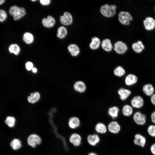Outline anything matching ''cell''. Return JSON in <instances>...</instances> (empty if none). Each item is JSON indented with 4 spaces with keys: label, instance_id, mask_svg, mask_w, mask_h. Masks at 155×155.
<instances>
[{
    "label": "cell",
    "instance_id": "obj_1",
    "mask_svg": "<svg viewBox=\"0 0 155 155\" xmlns=\"http://www.w3.org/2000/svg\"><path fill=\"white\" fill-rule=\"evenodd\" d=\"M117 6L115 5L105 4L100 8V12L105 17L110 18L114 16L116 13Z\"/></svg>",
    "mask_w": 155,
    "mask_h": 155
},
{
    "label": "cell",
    "instance_id": "obj_2",
    "mask_svg": "<svg viewBox=\"0 0 155 155\" xmlns=\"http://www.w3.org/2000/svg\"><path fill=\"white\" fill-rule=\"evenodd\" d=\"M118 20L120 22L124 25H128L133 18L129 12L125 11L120 12L118 14Z\"/></svg>",
    "mask_w": 155,
    "mask_h": 155
},
{
    "label": "cell",
    "instance_id": "obj_3",
    "mask_svg": "<svg viewBox=\"0 0 155 155\" xmlns=\"http://www.w3.org/2000/svg\"><path fill=\"white\" fill-rule=\"evenodd\" d=\"M28 144L32 148H35L37 145H40L42 142L41 137L36 134L30 135L27 139Z\"/></svg>",
    "mask_w": 155,
    "mask_h": 155
},
{
    "label": "cell",
    "instance_id": "obj_4",
    "mask_svg": "<svg viewBox=\"0 0 155 155\" xmlns=\"http://www.w3.org/2000/svg\"><path fill=\"white\" fill-rule=\"evenodd\" d=\"M144 104V100L143 97L140 95L134 96L131 100V106L136 108H142Z\"/></svg>",
    "mask_w": 155,
    "mask_h": 155
},
{
    "label": "cell",
    "instance_id": "obj_5",
    "mask_svg": "<svg viewBox=\"0 0 155 155\" xmlns=\"http://www.w3.org/2000/svg\"><path fill=\"white\" fill-rule=\"evenodd\" d=\"M114 49L117 53L122 54L125 53L128 49L127 44L121 41L116 42L114 44Z\"/></svg>",
    "mask_w": 155,
    "mask_h": 155
},
{
    "label": "cell",
    "instance_id": "obj_6",
    "mask_svg": "<svg viewBox=\"0 0 155 155\" xmlns=\"http://www.w3.org/2000/svg\"><path fill=\"white\" fill-rule=\"evenodd\" d=\"M143 24L146 30H152L155 28V20L152 17H146L143 21Z\"/></svg>",
    "mask_w": 155,
    "mask_h": 155
},
{
    "label": "cell",
    "instance_id": "obj_7",
    "mask_svg": "<svg viewBox=\"0 0 155 155\" xmlns=\"http://www.w3.org/2000/svg\"><path fill=\"white\" fill-rule=\"evenodd\" d=\"M60 21L61 23L64 25H69L72 23V16L69 12H65L63 15L60 16Z\"/></svg>",
    "mask_w": 155,
    "mask_h": 155
},
{
    "label": "cell",
    "instance_id": "obj_8",
    "mask_svg": "<svg viewBox=\"0 0 155 155\" xmlns=\"http://www.w3.org/2000/svg\"><path fill=\"white\" fill-rule=\"evenodd\" d=\"M133 119L134 122L139 125H144L146 122V115L139 111L136 112L134 114Z\"/></svg>",
    "mask_w": 155,
    "mask_h": 155
},
{
    "label": "cell",
    "instance_id": "obj_9",
    "mask_svg": "<svg viewBox=\"0 0 155 155\" xmlns=\"http://www.w3.org/2000/svg\"><path fill=\"white\" fill-rule=\"evenodd\" d=\"M26 14V10L24 8L17 6L13 13L12 16L14 20H17L22 18Z\"/></svg>",
    "mask_w": 155,
    "mask_h": 155
},
{
    "label": "cell",
    "instance_id": "obj_10",
    "mask_svg": "<svg viewBox=\"0 0 155 155\" xmlns=\"http://www.w3.org/2000/svg\"><path fill=\"white\" fill-rule=\"evenodd\" d=\"M121 126L116 121L111 122L108 126V129L111 133L113 134L118 133L121 130Z\"/></svg>",
    "mask_w": 155,
    "mask_h": 155
},
{
    "label": "cell",
    "instance_id": "obj_11",
    "mask_svg": "<svg viewBox=\"0 0 155 155\" xmlns=\"http://www.w3.org/2000/svg\"><path fill=\"white\" fill-rule=\"evenodd\" d=\"M69 141L74 146H78L81 144L82 137L79 134L74 133L70 135Z\"/></svg>",
    "mask_w": 155,
    "mask_h": 155
},
{
    "label": "cell",
    "instance_id": "obj_12",
    "mask_svg": "<svg viewBox=\"0 0 155 155\" xmlns=\"http://www.w3.org/2000/svg\"><path fill=\"white\" fill-rule=\"evenodd\" d=\"M138 78L135 75L130 73L125 77V82L127 86H131L136 84L138 81Z\"/></svg>",
    "mask_w": 155,
    "mask_h": 155
},
{
    "label": "cell",
    "instance_id": "obj_13",
    "mask_svg": "<svg viewBox=\"0 0 155 155\" xmlns=\"http://www.w3.org/2000/svg\"><path fill=\"white\" fill-rule=\"evenodd\" d=\"M55 23V19L51 16H48L46 18H43L42 20V23L43 26L47 28L53 27Z\"/></svg>",
    "mask_w": 155,
    "mask_h": 155
},
{
    "label": "cell",
    "instance_id": "obj_14",
    "mask_svg": "<svg viewBox=\"0 0 155 155\" xmlns=\"http://www.w3.org/2000/svg\"><path fill=\"white\" fill-rule=\"evenodd\" d=\"M142 91L147 96H151L154 93L155 89L153 85L150 84H146L142 87Z\"/></svg>",
    "mask_w": 155,
    "mask_h": 155
},
{
    "label": "cell",
    "instance_id": "obj_15",
    "mask_svg": "<svg viewBox=\"0 0 155 155\" xmlns=\"http://www.w3.org/2000/svg\"><path fill=\"white\" fill-rule=\"evenodd\" d=\"M87 140L90 145L94 146L99 142L100 138L97 134H90L87 136Z\"/></svg>",
    "mask_w": 155,
    "mask_h": 155
},
{
    "label": "cell",
    "instance_id": "obj_16",
    "mask_svg": "<svg viewBox=\"0 0 155 155\" xmlns=\"http://www.w3.org/2000/svg\"><path fill=\"white\" fill-rule=\"evenodd\" d=\"M118 93L121 99L124 101L130 95L131 92L129 89L121 88L118 90Z\"/></svg>",
    "mask_w": 155,
    "mask_h": 155
},
{
    "label": "cell",
    "instance_id": "obj_17",
    "mask_svg": "<svg viewBox=\"0 0 155 155\" xmlns=\"http://www.w3.org/2000/svg\"><path fill=\"white\" fill-rule=\"evenodd\" d=\"M131 46L133 51L138 53H141L145 49L144 44L140 40H138L133 43Z\"/></svg>",
    "mask_w": 155,
    "mask_h": 155
},
{
    "label": "cell",
    "instance_id": "obj_18",
    "mask_svg": "<svg viewBox=\"0 0 155 155\" xmlns=\"http://www.w3.org/2000/svg\"><path fill=\"white\" fill-rule=\"evenodd\" d=\"M73 88L76 91L82 93L86 91V86L84 82L82 81H79L75 83L73 85Z\"/></svg>",
    "mask_w": 155,
    "mask_h": 155
},
{
    "label": "cell",
    "instance_id": "obj_19",
    "mask_svg": "<svg viewBox=\"0 0 155 155\" xmlns=\"http://www.w3.org/2000/svg\"><path fill=\"white\" fill-rule=\"evenodd\" d=\"M68 124L69 127L70 128L75 129L80 126V122L78 118L76 117H73L69 119Z\"/></svg>",
    "mask_w": 155,
    "mask_h": 155
},
{
    "label": "cell",
    "instance_id": "obj_20",
    "mask_svg": "<svg viewBox=\"0 0 155 155\" xmlns=\"http://www.w3.org/2000/svg\"><path fill=\"white\" fill-rule=\"evenodd\" d=\"M146 142V139L145 137L139 134H137L135 135L134 140V144L138 146L144 147Z\"/></svg>",
    "mask_w": 155,
    "mask_h": 155
},
{
    "label": "cell",
    "instance_id": "obj_21",
    "mask_svg": "<svg viewBox=\"0 0 155 155\" xmlns=\"http://www.w3.org/2000/svg\"><path fill=\"white\" fill-rule=\"evenodd\" d=\"M101 46L104 51L107 52L111 51L113 48L111 40L108 38L104 39L102 40Z\"/></svg>",
    "mask_w": 155,
    "mask_h": 155
},
{
    "label": "cell",
    "instance_id": "obj_22",
    "mask_svg": "<svg viewBox=\"0 0 155 155\" xmlns=\"http://www.w3.org/2000/svg\"><path fill=\"white\" fill-rule=\"evenodd\" d=\"M67 49L71 55L74 57L77 56L80 53L79 47L75 44H70L68 46Z\"/></svg>",
    "mask_w": 155,
    "mask_h": 155
},
{
    "label": "cell",
    "instance_id": "obj_23",
    "mask_svg": "<svg viewBox=\"0 0 155 155\" xmlns=\"http://www.w3.org/2000/svg\"><path fill=\"white\" fill-rule=\"evenodd\" d=\"M100 44V39L98 37L94 36L92 38L89 47L92 50H96L99 47Z\"/></svg>",
    "mask_w": 155,
    "mask_h": 155
},
{
    "label": "cell",
    "instance_id": "obj_24",
    "mask_svg": "<svg viewBox=\"0 0 155 155\" xmlns=\"http://www.w3.org/2000/svg\"><path fill=\"white\" fill-rule=\"evenodd\" d=\"M40 98V94L38 92L31 93L30 95L28 96V101L30 103H34L38 101Z\"/></svg>",
    "mask_w": 155,
    "mask_h": 155
},
{
    "label": "cell",
    "instance_id": "obj_25",
    "mask_svg": "<svg viewBox=\"0 0 155 155\" xmlns=\"http://www.w3.org/2000/svg\"><path fill=\"white\" fill-rule=\"evenodd\" d=\"M96 131L99 133L104 134L107 131V128L106 125L103 123L99 122L97 123L95 126Z\"/></svg>",
    "mask_w": 155,
    "mask_h": 155
},
{
    "label": "cell",
    "instance_id": "obj_26",
    "mask_svg": "<svg viewBox=\"0 0 155 155\" xmlns=\"http://www.w3.org/2000/svg\"><path fill=\"white\" fill-rule=\"evenodd\" d=\"M133 107L129 104H125L123 106L122 109L123 115L127 117L131 116L133 113Z\"/></svg>",
    "mask_w": 155,
    "mask_h": 155
},
{
    "label": "cell",
    "instance_id": "obj_27",
    "mask_svg": "<svg viewBox=\"0 0 155 155\" xmlns=\"http://www.w3.org/2000/svg\"><path fill=\"white\" fill-rule=\"evenodd\" d=\"M8 49L10 53L16 55H18L20 51L19 46L16 44H10L8 47Z\"/></svg>",
    "mask_w": 155,
    "mask_h": 155
},
{
    "label": "cell",
    "instance_id": "obj_28",
    "mask_svg": "<svg viewBox=\"0 0 155 155\" xmlns=\"http://www.w3.org/2000/svg\"><path fill=\"white\" fill-rule=\"evenodd\" d=\"M10 146L14 150L20 149L22 146L21 141L17 138L13 139L10 143Z\"/></svg>",
    "mask_w": 155,
    "mask_h": 155
},
{
    "label": "cell",
    "instance_id": "obj_29",
    "mask_svg": "<svg viewBox=\"0 0 155 155\" xmlns=\"http://www.w3.org/2000/svg\"><path fill=\"white\" fill-rule=\"evenodd\" d=\"M119 111V108L116 106L110 107L108 110V114L113 119L117 117Z\"/></svg>",
    "mask_w": 155,
    "mask_h": 155
},
{
    "label": "cell",
    "instance_id": "obj_30",
    "mask_svg": "<svg viewBox=\"0 0 155 155\" xmlns=\"http://www.w3.org/2000/svg\"><path fill=\"white\" fill-rule=\"evenodd\" d=\"M22 39L26 44H29L33 42L34 37L31 33L26 32L24 34L23 36Z\"/></svg>",
    "mask_w": 155,
    "mask_h": 155
},
{
    "label": "cell",
    "instance_id": "obj_31",
    "mask_svg": "<svg viewBox=\"0 0 155 155\" xmlns=\"http://www.w3.org/2000/svg\"><path fill=\"white\" fill-rule=\"evenodd\" d=\"M4 122L9 127L12 128L15 126L16 119L15 117L13 116H8L6 117Z\"/></svg>",
    "mask_w": 155,
    "mask_h": 155
},
{
    "label": "cell",
    "instance_id": "obj_32",
    "mask_svg": "<svg viewBox=\"0 0 155 155\" xmlns=\"http://www.w3.org/2000/svg\"><path fill=\"white\" fill-rule=\"evenodd\" d=\"M57 36L60 39L64 38L67 34V30L66 28L63 26L59 27L57 29Z\"/></svg>",
    "mask_w": 155,
    "mask_h": 155
},
{
    "label": "cell",
    "instance_id": "obj_33",
    "mask_svg": "<svg viewBox=\"0 0 155 155\" xmlns=\"http://www.w3.org/2000/svg\"><path fill=\"white\" fill-rule=\"evenodd\" d=\"M113 72L115 75L119 77H121L125 74V71L123 67L119 66L115 69Z\"/></svg>",
    "mask_w": 155,
    "mask_h": 155
},
{
    "label": "cell",
    "instance_id": "obj_34",
    "mask_svg": "<svg viewBox=\"0 0 155 155\" xmlns=\"http://www.w3.org/2000/svg\"><path fill=\"white\" fill-rule=\"evenodd\" d=\"M7 16L6 12L3 9H0V22L5 21Z\"/></svg>",
    "mask_w": 155,
    "mask_h": 155
},
{
    "label": "cell",
    "instance_id": "obj_35",
    "mask_svg": "<svg viewBox=\"0 0 155 155\" xmlns=\"http://www.w3.org/2000/svg\"><path fill=\"white\" fill-rule=\"evenodd\" d=\"M148 132L151 136L155 137V125H150L148 128Z\"/></svg>",
    "mask_w": 155,
    "mask_h": 155
},
{
    "label": "cell",
    "instance_id": "obj_36",
    "mask_svg": "<svg viewBox=\"0 0 155 155\" xmlns=\"http://www.w3.org/2000/svg\"><path fill=\"white\" fill-rule=\"evenodd\" d=\"M25 67L28 71H30L34 67L33 63L30 61H28L25 64Z\"/></svg>",
    "mask_w": 155,
    "mask_h": 155
},
{
    "label": "cell",
    "instance_id": "obj_37",
    "mask_svg": "<svg viewBox=\"0 0 155 155\" xmlns=\"http://www.w3.org/2000/svg\"><path fill=\"white\" fill-rule=\"evenodd\" d=\"M40 2L43 5H47L50 4L51 1L50 0H40Z\"/></svg>",
    "mask_w": 155,
    "mask_h": 155
},
{
    "label": "cell",
    "instance_id": "obj_38",
    "mask_svg": "<svg viewBox=\"0 0 155 155\" xmlns=\"http://www.w3.org/2000/svg\"><path fill=\"white\" fill-rule=\"evenodd\" d=\"M150 100L152 104L155 106V93L151 96Z\"/></svg>",
    "mask_w": 155,
    "mask_h": 155
},
{
    "label": "cell",
    "instance_id": "obj_39",
    "mask_svg": "<svg viewBox=\"0 0 155 155\" xmlns=\"http://www.w3.org/2000/svg\"><path fill=\"white\" fill-rule=\"evenodd\" d=\"M151 118L152 122L155 124V111L152 113Z\"/></svg>",
    "mask_w": 155,
    "mask_h": 155
},
{
    "label": "cell",
    "instance_id": "obj_40",
    "mask_svg": "<svg viewBox=\"0 0 155 155\" xmlns=\"http://www.w3.org/2000/svg\"><path fill=\"white\" fill-rule=\"evenodd\" d=\"M150 150L152 153L155 155V143L153 144L151 146Z\"/></svg>",
    "mask_w": 155,
    "mask_h": 155
},
{
    "label": "cell",
    "instance_id": "obj_41",
    "mask_svg": "<svg viewBox=\"0 0 155 155\" xmlns=\"http://www.w3.org/2000/svg\"><path fill=\"white\" fill-rule=\"evenodd\" d=\"M32 72L34 73H36L37 71V69L35 67H33L32 69Z\"/></svg>",
    "mask_w": 155,
    "mask_h": 155
},
{
    "label": "cell",
    "instance_id": "obj_42",
    "mask_svg": "<svg viewBox=\"0 0 155 155\" xmlns=\"http://www.w3.org/2000/svg\"><path fill=\"white\" fill-rule=\"evenodd\" d=\"M88 155H98V154L94 152H91L89 153Z\"/></svg>",
    "mask_w": 155,
    "mask_h": 155
},
{
    "label": "cell",
    "instance_id": "obj_43",
    "mask_svg": "<svg viewBox=\"0 0 155 155\" xmlns=\"http://www.w3.org/2000/svg\"><path fill=\"white\" fill-rule=\"evenodd\" d=\"M5 1V0H0V5L3 4Z\"/></svg>",
    "mask_w": 155,
    "mask_h": 155
},
{
    "label": "cell",
    "instance_id": "obj_44",
    "mask_svg": "<svg viewBox=\"0 0 155 155\" xmlns=\"http://www.w3.org/2000/svg\"><path fill=\"white\" fill-rule=\"evenodd\" d=\"M32 1H36V0H32Z\"/></svg>",
    "mask_w": 155,
    "mask_h": 155
},
{
    "label": "cell",
    "instance_id": "obj_45",
    "mask_svg": "<svg viewBox=\"0 0 155 155\" xmlns=\"http://www.w3.org/2000/svg\"><path fill=\"white\" fill-rule=\"evenodd\" d=\"M154 11H155V7H154Z\"/></svg>",
    "mask_w": 155,
    "mask_h": 155
}]
</instances>
